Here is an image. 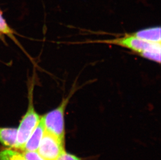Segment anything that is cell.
I'll use <instances>...</instances> for the list:
<instances>
[{
  "label": "cell",
  "mask_w": 161,
  "mask_h": 160,
  "mask_svg": "<svg viewBox=\"0 0 161 160\" xmlns=\"http://www.w3.org/2000/svg\"><path fill=\"white\" fill-rule=\"evenodd\" d=\"M90 43H97L119 46L139 55L145 59L160 64L161 62V43L148 42L136 37L132 33L112 39L95 40Z\"/></svg>",
  "instance_id": "cell-1"
},
{
  "label": "cell",
  "mask_w": 161,
  "mask_h": 160,
  "mask_svg": "<svg viewBox=\"0 0 161 160\" xmlns=\"http://www.w3.org/2000/svg\"><path fill=\"white\" fill-rule=\"evenodd\" d=\"M74 86L68 95L63 98L60 104L53 110L41 116L46 131L54 135L63 141H65V113L70 99L77 91Z\"/></svg>",
  "instance_id": "cell-2"
},
{
  "label": "cell",
  "mask_w": 161,
  "mask_h": 160,
  "mask_svg": "<svg viewBox=\"0 0 161 160\" xmlns=\"http://www.w3.org/2000/svg\"><path fill=\"white\" fill-rule=\"evenodd\" d=\"M34 86L31 84L28 94V107L23 116L17 129V140L15 148L22 150L27 141L40 120V116L36 113L33 101Z\"/></svg>",
  "instance_id": "cell-3"
},
{
  "label": "cell",
  "mask_w": 161,
  "mask_h": 160,
  "mask_svg": "<svg viewBox=\"0 0 161 160\" xmlns=\"http://www.w3.org/2000/svg\"><path fill=\"white\" fill-rule=\"evenodd\" d=\"M64 141L45 131L36 152L44 160H56L65 151Z\"/></svg>",
  "instance_id": "cell-4"
},
{
  "label": "cell",
  "mask_w": 161,
  "mask_h": 160,
  "mask_svg": "<svg viewBox=\"0 0 161 160\" xmlns=\"http://www.w3.org/2000/svg\"><path fill=\"white\" fill-rule=\"evenodd\" d=\"M45 131L44 124L40 118L39 122L28 139L22 150L28 152H36Z\"/></svg>",
  "instance_id": "cell-5"
},
{
  "label": "cell",
  "mask_w": 161,
  "mask_h": 160,
  "mask_svg": "<svg viewBox=\"0 0 161 160\" xmlns=\"http://www.w3.org/2000/svg\"><path fill=\"white\" fill-rule=\"evenodd\" d=\"M132 35L137 38L148 42L161 43V27L155 26L147 28L132 32Z\"/></svg>",
  "instance_id": "cell-6"
},
{
  "label": "cell",
  "mask_w": 161,
  "mask_h": 160,
  "mask_svg": "<svg viewBox=\"0 0 161 160\" xmlns=\"http://www.w3.org/2000/svg\"><path fill=\"white\" fill-rule=\"evenodd\" d=\"M17 132V128L0 127V143L9 148H15Z\"/></svg>",
  "instance_id": "cell-7"
},
{
  "label": "cell",
  "mask_w": 161,
  "mask_h": 160,
  "mask_svg": "<svg viewBox=\"0 0 161 160\" xmlns=\"http://www.w3.org/2000/svg\"><path fill=\"white\" fill-rule=\"evenodd\" d=\"M0 160H27L23 153L11 149L0 151Z\"/></svg>",
  "instance_id": "cell-8"
},
{
  "label": "cell",
  "mask_w": 161,
  "mask_h": 160,
  "mask_svg": "<svg viewBox=\"0 0 161 160\" xmlns=\"http://www.w3.org/2000/svg\"><path fill=\"white\" fill-rule=\"evenodd\" d=\"M0 33L8 35L11 38H13L14 31L9 27L3 17L2 13L0 12Z\"/></svg>",
  "instance_id": "cell-9"
},
{
  "label": "cell",
  "mask_w": 161,
  "mask_h": 160,
  "mask_svg": "<svg viewBox=\"0 0 161 160\" xmlns=\"http://www.w3.org/2000/svg\"><path fill=\"white\" fill-rule=\"evenodd\" d=\"M23 154L27 160H44L36 152L24 151Z\"/></svg>",
  "instance_id": "cell-10"
},
{
  "label": "cell",
  "mask_w": 161,
  "mask_h": 160,
  "mask_svg": "<svg viewBox=\"0 0 161 160\" xmlns=\"http://www.w3.org/2000/svg\"><path fill=\"white\" fill-rule=\"evenodd\" d=\"M56 160H80V159L73 154L66 152L65 151L63 152Z\"/></svg>",
  "instance_id": "cell-11"
},
{
  "label": "cell",
  "mask_w": 161,
  "mask_h": 160,
  "mask_svg": "<svg viewBox=\"0 0 161 160\" xmlns=\"http://www.w3.org/2000/svg\"><path fill=\"white\" fill-rule=\"evenodd\" d=\"M0 38H1V39H2V34L1 33H0Z\"/></svg>",
  "instance_id": "cell-12"
}]
</instances>
